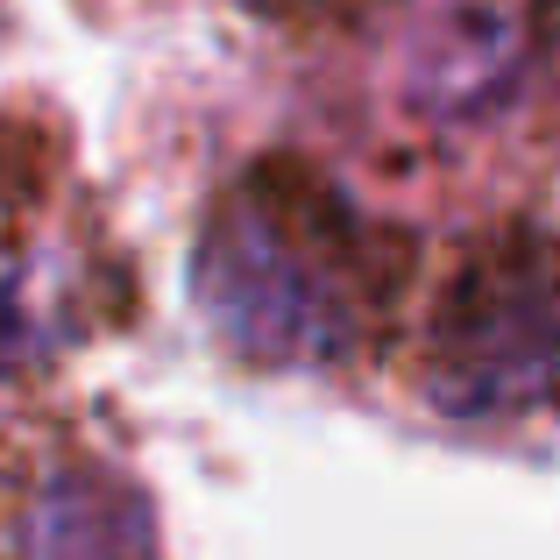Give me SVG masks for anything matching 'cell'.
I'll list each match as a JSON object with an SVG mask.
<instances>
[{
    "label": "cell",
    "mask_w": 560,
    "mask_h": 560,
    "mask_svg": "<svg viewBox=\"0 0 560 560\" xmlns=\"http://www.w3.org/2000/svg\"><path fill=\"white\" fill-rule=\"evenodd\" d=\"M397 248L305 164H256L206 213L191 284L248 362H334L397 291Z\"/></svg>",
    "instance_id": "1"
},
{
    "label": "cell",
    "mask_w": 560,
    "mask_h": 560,
    "mask_svg": "<svg viewBox=\"0 0 560 560\" xmlns=\"http://www.w3.org/2000/svg\"><path fill=\"white\" fill-rule=\"evenodd\" d=\"M433 397L447 411L560 405V228L490 234L440 284Z\"/></svg>",
    "instance_id": "2"
},
{
    "label": "cell",
    "mask_w": 560,
    "mask_h": 560,
    "mask_svg": "<svg viewBox=\"0 0 560 560\" xmlns=\"http://www.w3.org/2000/svg\"><path fill=\"white\" fill-rule=\"evenodd\" d=\"M43 560H156V518L121 476L65 468L43 497Z\"/></svg>",
    "instance_id": "3"
},
{
    "label": "cell",
    "mask_w": 560,
    "mask_h": 560,
    "mask_svg": "<svg viewBox=\"0 0 560 560\" xmlns=\"http://www.w3.org/2000/svg\"><path fill=\"white\" fill-rule=\"evenodd\" d=\"M511 71H518V36H511L504 22L476 14V22H468V36H454V22H447L433 36V50H425L419 100H433V107H476V100L504 93Z\"/></svg>",
    "instance_id": "4"
}]
</instances>
